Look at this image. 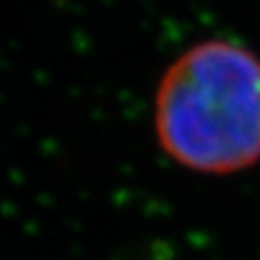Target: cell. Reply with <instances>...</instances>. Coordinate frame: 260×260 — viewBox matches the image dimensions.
I'll use <instances>...</instances> for the list:
<instances>
[{"label": "cell", "mask_w": 260, "mask_h": 260, "mask_svg": "<svg viewBox=\"0 0 260 260\" xmlns=\"http://www.w3.org/2000/svg\"><path fill=\"white\" fill-rule=\"evenodd\" d=\"M153 130L189 171L231 176L260 162V55L233 39H203L162 73Z\"/></svg>", "instance_id": "1"}]
</instances>
